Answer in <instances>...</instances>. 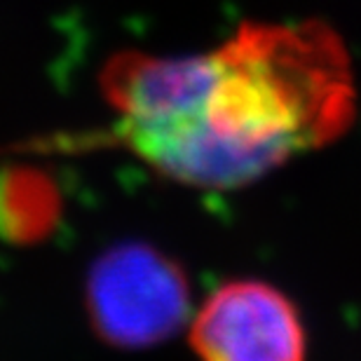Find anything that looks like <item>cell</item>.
I'll list each match as a JSON object with an SVG mask.
<instances>
[{
    "mask_svg": "<svg viewBox=\"0 0 361 361\" xmlns=\"http://www.w3.org/2000/svg\"><path fill=\"white\" fill-rule=\"evenodd\" d=\"M122 141L167 178L237 188L348 132L357 82L324 21L244 24L204 54L125 52L101 73Z\"/></svg>",
    "mask_w": 361,
    "mask_h": 361,
    "instance_id": "1",
    "label": "cell"
},
{
    "mask_svg": "<svg viewBox=\"0 0 361 361\" xmlns=\"http://www.w3.org/2000/svg\"><path fill=\"white\" fill-rule=\"evenodd\" d=\"M190 298L183 268L143 242L101 254L85 284L94 331L122 350H143L178 334L190 319Z\"/></svg>",
    "mask_w": 361,
    "mask_h": 361,
    "instance_id": "2",
    "label": "cell"
},
{
    "mask_svg": "<svg viewBox=\"0 0 361 361\" xmlns=\"http://www.w3.org/2000/svg\"><path fill=\"white\" fill-rule=\"evenodd\" d=\"M190 345L200 361H305L298 307L277 286L237 279L219 286L192 314Z\"/></svg>",
    "mask_w": 361,
    "mask_h": 361,
    "instance_id": "3",
    "label": "cell"
}]
</instances>
